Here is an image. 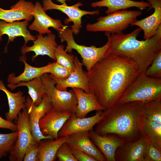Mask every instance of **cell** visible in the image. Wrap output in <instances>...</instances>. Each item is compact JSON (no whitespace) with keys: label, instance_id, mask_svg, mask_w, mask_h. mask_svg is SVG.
Listing matches in <instances>:
<instances>
[{"label":"cell","instance_id":"83f0119b","mask_svg":"<svg viewBox=\"0 0 161 161\" xmlns=\"http://www.w3.org/2000/svg\"><path fill=\"white\" fill-rule=\"evenodd\" d=\"M21 86H26L28 88V93L34 105L38 106L41 103L45 93L40 77L35 78L29 81L20 82L16 85L8 84L7 86L11 91Z\"/></svg>","mask_w":161,"mask_h":161},{"label":"cell","instance_id":"e575fe53","mask_svg":"<svg viewBox=\"0 0 161 161\" xmlns=\"http://www.w3.org/2000/svg\"><path fill=\"white\" fill-rule=\"evenodd\" d=\"M39 144L35 142L30 145L27 149L24 155V161H38L37 158Z\"/></svg>","mask_w":161,"mask_h":161},{"label":"cell","instance_id":"4dcf8cb0","mask_svg":"<svg viewBox=\"0 0 161 161\" xmlns=\"http://www.w3.org/2000/svg\"><path fill=\"white\" fill-rule=\"evenodd\" d=\"M145 74L153 78H161V52L154 59Z\"/></svg>","mask_w":161,"mask_h":161},{"label":"cell","instance_id":"836d02e7","mask_svg":"<svg viewBox=\"0 0 161 161\" xmlns=\"http://www.w3.org/2000/svg\"><path fill=\"white\" fill-rule=\"evenodd\" d=\"M146 143L147 147L145 161H161V150L158 149L151 143Z\"/></svg>","mask_w":161,"mask_h":161},{"label":"cell","instance_id":"484cf974","mask_svg":"<svg viewBox=\"0 0 161 161\" xmlns=\"http://www.w3.org/2000/svg\"><path fill=\"white\" fill-rule=\"evenodd\" d=\"M0 90L5 93L8 102L9 110L5 114L6 119L11 121L17 120L21 110L26 108L25 96L23 95V92L20 90L16 93L9 91L2 80H0Z\"/></svg>","mask_w":161,"mask_h":161},{"label":"cell","instance_id":"603a6c76","mask_svg":"<svg viewBox=\"0 0 161 161\" xmlns=\"http://www.w3.org/2000/svg\"><path fill=\"white\" fill-rule=\"evenodd\" d=\"M72 89L77 99L78 104L75 113L77 117H86L88 114L92 111L104 110L93 94L86 93L79 88Z\"/></svg>","mask_w":161,"mask_h":161},{"label":"cell","instance_id":"5bb4252c","mask_svg":"<svg viewBox=\"0 0 161 161\" xmlns=\"http://www.w3.org/2000/svg\"><path fill=\"white\" fill-rule=\"evenodd\" d=\"M72 113L52 108L39 121L40 130L45 135H49L54 139L58 138V134Z\"/></svg>","mask_w":161,"mask_h":161},{"label":"cell","instance_id":"cb8c5ba5","mask_svg":"<svg viewBox=\"0 0 161 161\" xmlns=\"http://www.w3.org/2000/svg\"><path fill=\"white\" fill-rule=\"evenodd\" d=\"M19 61L24 64V72L18 76H15L14 73L10 74L7 78L8 84L14 85L21 81H29L35 78L40 77L44 74L49 73L50 69L53 63H49L47 65L40 67H33L27 62V57L25 55L21 56Z\"/></svg>","mask_w":161,"mask_h":161},{"label":"cell","instance_id":"d6986e66","mask_svg":"<svg viewBox=\"0 0 161 161\" xmlns=\"http://www.w3.org/2000/svg\"><path fill=\"white\" fill-rule=\"evenodd\" d=\"M66 143L70 148L83 151L93 157L97 161H106L102 152L90 139L89 131L78 132L69 136Z\"/></svg>","mask_w":161,"mask_h":161},{"label":"cell","instance_id":"30bf717a","mask_svg":"<svg viewBox=\"0 0 161 161\" xmlns=\"http://www.w3.org/2000/svg\"><path fill=\"white\" fill-rule=\"evenodd\" d=\"M83 4L78 1L71 6H68L66 2L61 5L56 4L53 2L52 0H43L42 6L45 11L48 10H59L65 14L68 17L64 21L66 24L72 22L73 24L71 26L73 34L78 35L82 27V18L85 15H90L96 16L100 14V11L97 10L93 11H88L81 10L80 6Z\"/></svg>","mask_w":161,"mask_h":161},{"label":"cell","instance_id":"f546056e","mask_svg":"<svg viewBox=\"0 0 161 161\" xmlns=\"http://www.w3.org/2000/svg\"><path fill=\"white\" fill-rule=\"evenodd\" d=\"M62 44L57 45L55 49V55L56 62L63 66L74 71L75 65L74 55L68 54Z\"/></svg>","mask_w":161,"mask_h":161},{"label":"cell","instance_id":"74e56055","mask_svg":"<svg viewBox=\"0 0 161 161\" xmlns=\"http://www.w3.org/2000/svg\"><path fill=\"white\" fill-rule=\"evenodd\" d=\"M58 2L61 3L63 4L64 3L66 2V1H69L71 0H56Z\"/></svg>","mask_w":161,"mask_h":161},{"label":"cell","instance_id":"8fae6325","mask_svg":"<svg viewBox=\"0 0 161 161\" xmlns=\"http://www.w3.org/2000/svg\"><path fill=\"white\" fill-rule=\"evenodd\" d=\"M74 63L75 69L66 78L60 79L50 74L49 76L56 82L55 87L61 91H67L68 88H77L87 93H90L88 80L83 69V65L77 56H75Z\"/></svg>","mask_w":161,"mask_h":161},{"label":"cell","instance_id":"ffe728a7","mask_svg":"<svg viewBox=\"0 0 161 161\" xmlns=\"http://www.w3.org/2000/svg\"><path fill=\"white\" fill-rule=\"evenodd\" d=\"M34 6L31 1L19 0L9 10L4 9L0 7V20L7 22L22 20L31 21L33 18Z\"/></svg>","mask_w":161,"mask_h":161},{"label":"cell","instance_id":"d4e9b609","mask_svg":"<svg viewBox=\"0 0 161 161\" xmlns=\"http://www.w3.org/2000/svg\"><path fill=\"white\" fill-rule=\"evenodd\" d=\"M91 6L93 7H107V9L105 12L107 14L132 7L137 8L140 11L146 9L148 8V10L151 9L150 4L143 0L136 1L132 0H102L92 3Z\"/></svg>","mask_w":161,"mask_h":161},{"label":"cell","instance_id":"d590c367","mask_svg":"<svg viewBox=\"0 0 161 161\" xmlns=\"http://www.w3.org/2000/svg\"><path fill=\"white\" fill-rule=\"evenodd\" d=\"M70 148L77 161H97L93 157L83 151L77 149Z\"/></svg>","mask_w":161,"mask_h":161},{"label":"cell","instance_id":"7a4b0ae2","mask_svg":"<svg viewBox=\"0 0 161 161\" xmlns=\"http://www.w3.org/2000/svg\"><path fill=\"white\" fill-rule=\"evenodd\" d=\"M142 30L138 27L126 34L121 32L105 35L111 42V53L131 59L140 72L145 73L154 59L161 52V24L152 37L144 41L137 39Z\"/></svg>","mask_w":161,"mask_h":161},{"label":"cell","instance_id":"7402d4cb","mask_svg":"<svg viewBox=\"0 0 161 161\" xmlns=\"http://www.w3.org/2000/svg\"><path fill=\"white\" fill-rule=\"evenodd\" d=\"M29 116V122L32 137L35 141L38 143L42 139H52L53 137L49 135H44L41 132L39 125V121L41 118L45 115L43 106L40 104L36 106L32 103L30 97L28 96L25 103Z\"/></svg>","mask_w":161,"mask_h":161},{"label":"cell","instance_id":"8992f818","mask_svg":"<svg viewBox=\"0 0 161 161\" xmlns=\"http://www.w3.org/2000/svg\"><path fill=\"white\" fill-rule=\"evenodd\" d=\"M159 98H161V78H153L140 72L124 92L118 102L145 103Z\"/></svg>","mask_w":161,"mask_h":161},{"label":"cell","instance_id":"277c9868","mask_svg":"<svg viewBox=\"0 0 161 161\" xmlns=\"http://www.w3.org/2000/svg\"><path fill=\"white\" fill-rule=\"evenodd\" d=\"M137 124L146 142L161 150V98L143 104Z\"/></svg>","mask_w":161,"mask_h":161},{"label":"cell","instance_id":"7c38bea8","mask_svg":"<svg viewBox=\"0 0 161 161\" xmlns=\"http://www.w3.org/2000/svg\"><path fill=\"white\" fill-rule=\"evenodd\" d=\"M102 111H97L95 115L88 117L78 118L75 113L72 114L59 131L58 137L67 136L78 132L93 130L94 126L102 118Z\"/></svg>","mask_w":161,"mask_h":161},{"label":"cell","instance_id":"6da1fadb","mask_svg":"<svg viewBox=\"0 0 161 161\" xmlns=\"http://www.w3.org/2000/svg\"><path fill=\"white\" fill-rule=\"evenodd\" d=\"M140 71L131 59L110 53L84 71L90 93L104 110L118 103L126 88Z\"/></svg>","mask_w":161,"mask_h":161},{"label":"cell","instance_id":"2e32d148","mask_svg":"<svg viewBox=\"0 0 161 161\" xmlns=\"http://www.w3.org/2000/svg\"><path fill=\"white\" fill-rule=\"evenodd\" d=\"M36 37V39L33 41L32 46H23L21 50L22 55H25L27 53L32 51L35 53L32 57V61L40 55H47L56 61L55 49L58 44L55 41V35L52 32L44 36L43 34L38 33Z\"/></svg>","mask_w":161,"mask_h":161},{"label":"cell","instance_id":"5b68a950","mask_svg":"<svg viewBox=\"0 0 161 161\" xmlns=\"http://www.w3.org/2000/svg\"><path fill=\"white\" fill-rule=\"evenodd\" d=\"M69 27L66 25L61 28L58 31V36L61 42H66L65 50L67 52H71L73 49L80 55L82 59L81 63L87 71L90 70L97 61L111 53V44L109 38L106 44L99 47L94 45L87 47L79 45L75 41L72 30Z\"/></svg>","mask_w":161,"mask_h":161},{"label":"cell","instance_id":"9c48e42d","mask_svg":"<svg viewBox=\"0 0 161 161\" xmlns=\"http://www.w3.org/2000/svg\"><path fill=\"white\" fill-rule=\"evenodd\" d=\"M15 121L17 126L18 137L10 153L9 159L10 161H22L27 148L35 142L31 134L29 114L26 108L19 112L17 119Z\"/></svg>","mask_w":161,"mask_h":161},{"label":"cell","instance_id":"44dd1931","mask_svg":"<svg viewBox=\"0 0 161 161\" xmlns=\"http://www.w3.org/2000/svg\"><path fill=\"white\" fill-rule=\"evenodd\" d=\"M146 0L151 5V8L154 9V12L148 17L137 20L130 25L131 26H137L143 31L145 40L152 37L161 24V0Z\"/></svg>","mask_w":161,"mask_h":161},{"label":"cell","instance_id":"ba28073f","mask_svg":"<svg viewBox=\"0 0 161 161\" xmlns=\"http://www.w3.org/2000/svg\"><path fill=\"white\" fill-rule=\"evenodd\" d=\"M45 93L50 100L54 109L75 113L78 104L76 95L72 89L61 91L55 87L56 82L46 73L40 77Z\"/></svg>","mask_w":161,"mask_h":161},{"label":"cell","instance_id":"4fadbf2b","mask_svg":"<svg viewBox=\"0 0 161 161\" xmlns=\"http://www.w3.org/2000/svg\"><path fill=\"white\" fill-rule=\"evenodd\" d=\"M147 143L141 136L137 140L126 141L117 148L115 161H145Z\"/></svg>","mask_w":161,"mask_h":161},{"label":"cell","instance_id":"3957f363","mask_svg":"<svg viewBox=\"0 0 161 161\" xmlns=\"http://www.w3.org/2000/svg\"><path fill=\"white\" fill-rule=\"evenodd\" d=\"M143 103L139 102L118 103L102 111V118L94 131L100 135L115 134L125 141H134L142 136L137 121Z\"/></svg>","mask_w":161,"mask_h":161},{"label":"cell","instance_id":"ac0fdd59","mask_svg":"<svg viewBox=\"0 0 161 161\" xmlns=\"http://www.w3.org/2000/svg\"><path fill=\"white\" fill-rule=\"evenodd\" d=\"M32 15L34 20L28 28L37 31L39 33L44 34L52 33L49 29L50 27L58 31L64 26L61 20L53 19L48 15L38 1H36L34 4Z\"/></svg>","mask_w":161,"mask_h":161},{"label":"cell","instance_id":"f1b7e54d","mask_svg":"<svg viewBox=\"0 0 161 161\" xmlns=\"http://www.w3.org/2000/svg\"><path fill=\"white\" fill-rule=\"evenodd\" d=\"M17 130L7 134L0 133V159L10 153L17 138Z\"/></svg>","mask_w":161,"mask_h":161},{"label":"cell","instance_id":"e0dca14e","mask_svg":"<svg viewBox=\"0 0 161 161\" xmlns=\"http://www.w3.org/2000/svg\"><path fill=\"white\" fill-rule=\"evenodd\" d=\"M29 22L27 20L12 22L0 20V42L3 35H6L8 37L7 43L4 50V53L7 52V46L9 43L13 42L17 37L22 36L24 38L25 43L23 46H26L29 41L36 39V37L31 35L27 29Z\"/></svg>","mask_w":161,"mask_h":161},{"label":"cell","instance_id":"f35d334b","mask_svg":"<svg viewBox=\"0 0 161 161\" xmlns=\"http://www.w3.org/2000/svg\"><path fill=\"white\" fill-rule=\"evenodd\" d=\"M1 63V59H0V64Z\"/></svg>","mask_w":161,"mask_h":161},{"label":"cell","instance_id":"1f68e13d","mask_svg":"<svg viewBox=\"0 0 161 161\" xmlns=\"http://www.w3.org/2000/svg\"><path fill=\"white\" fill-rule=\"evenodd\" d=\"M56 156L59 161H77L66 142L63 143L59 147Z\"/></svg>","mask_w":161,"mask_h":161},{"label":"cell","instance_id":"52a82bcc","mask_svg":"<svg viewBox=\"0 0 161 161\" xmlns=\"http://www.w3.org/2000/svg\"><path fill=\"white\" fill-rule=\"evenodd\" d=\"M142 14L137 10H120L100 16L97 22L88 24L86 30L93 32H104L110 34L123 32L132 23L137 20V18Z\"/></svg>","mask_w":161,"mask_h":161},{"label":"cell","instance_id":"8d00e7d4","mask_svg":"<svg viewBox=\"0 0 161 161\" xmlns=\"http://www.w3.org/2000/svg\"><path fill=\"white\" fill-rule=\"evenodd\" d=\"M1 108H0V110ZM0 128L9 129L14 131L17 130V125L12 121L2 118L0 116Z\"/></svg>","mask_w":161,"mask_h":161},{"label":"cell","instance_id":"4316f807","mask_svg":"<svg viewBox=\"0 0 161 161\" xmlns=\"http://www.w3.org/2000/svg\"><path fill=\"white\" fill-rule=\"evenodd\" d=\"M69 136L58 137L56 139L41 140L39 144L37 158L38 161H53L56 158L58 149L64 143L67 142Z\"/></svg>","mask_w":161,"mask_h":161},{"label":"cell","instance_id":"9a60e30c","mask_svg":"<svg viewBox=\"0 0 161 161\" xmlns=\"http://www.w3.org/2000/svg\"><path fill=\"white\" fill-rule=\"evenodd\" d=\"M89 133L91 140L102 152L106 161H115V155L117 148L126 141L113 134L100 135L93 130L89 131Z\"/></svg>","mask_w":161,"mask_h":161},{"label":"cell","instance_id":"d6a6232c","mask_svg":"<svg viewBox=\"0 0 161 161\" xmlns=\"http://www.w3.org/2000/svg\"><path fill=\"white\" fill-rule=\"evenodd\" d=\"M73 71L55 62L51 66L49 73L58 78L64 79L67 78Z\"/></svg>","mask_w":161,"mask_h":161}]
</instances>
